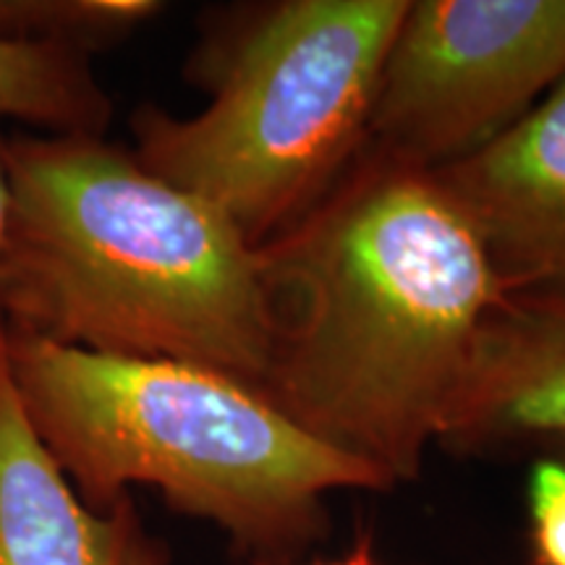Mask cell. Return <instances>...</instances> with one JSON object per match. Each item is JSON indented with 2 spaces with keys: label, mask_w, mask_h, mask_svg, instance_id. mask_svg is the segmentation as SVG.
I'll return each mask as SVG.
<instances>
[{
  "label": "cell",
  "mask_w": 565,
  "mask_h": 565,
  "mask_svg": "<svg viewBox=\"0 0 565 565\" xmlns=\"http://www.w3.org/2000/svg\"><path fill=\"white\" fill-rule=\"evenodd\" d=\"M6 145H9V137L0 131V244H3L6 221H9V168H6Z\"/></svg>",
  "instance_id": "obj_12"
},
{
  "label": "cell",
  "mask_w": 565,
  "mask_h": 565,
  "mask_svg": "<svg viewBox=\"0 0 565 565\" xmlns=\"http://www.w3.org/2000/svg\"><path fill=\"white\" fill-rule=\"evenodd\" d=\"M0 338L34 435L92 511L150 484L238 553L280 565L328 532L330 492L393 490L223 372L63 349L3 328Z\"/></svg>",
  "instance_id": "obj_3"
},
{
  "label": "cell",
  "mask_w": 565,
  "mask_h": 565,
  "mask_svg": "<svg viewBox=\"0 0 565 565\" xmlns=\"http://www.w3.org/2000/svg\"><path fill=\"white\" fill-rule=\"evenodd\" d=\"M286 565V563H280ZM315 565H380L377 561H374L372 555V542L370 536H359L356 545H353V550L345 557H341V561H330V563H315Z\"/></svg>",
  "instance_id": "obj_13"
},
{
  "label": "cell",
  "mask_w": 565,
  "mask_h": 565,
  "mask_svg": "<svg viewBox=\"0 0 565 565\" xmlns=\"http://www.w3.org/2000/svg\"><path fill=\"white\" fill-rule=\"evenodd\" d=\"M542 433L565 435V294H505L479 328L440 443L471 450Z\"/></svg>",
  "instance_id": "obj_8"
},
{
  "label": "cell",
  "mask_w": 565,
  "mask_h": 565,
  "mask_svg": "<svg viewBox=\"0 0 565 565\" xmlns=\"http://www.w3.org/2000/svg\"><path fill=\"white\" fill-rule=\"evenodd\" d=\"M433 173L508 294H565V79L511 129Z\"/></svg>",
  "instance_id": "obj_6"
},
{
  "label": "cell",
  "mask_w": 565,
  "mask_h": 565,
  "mask_svg": "<svg viewBox=\"0 0 565 565\" xmlns=\"http://www.w3.org/2000/svg\"><path fill=\"white\" fill-rule=\"evenodd\" d=\"M6 168V333L263 385L270 320L257 246L215 204L87 134L9 137Z\"/></svg>",
  "instance_id": "obj_2"
},
{
  "label": "cell",
  "mask_w": 565,
  "mask_h": 565,
  "mask_svg": "<svg viewBox=\"0 0 565 565\" xmlns=\"http://www.w3.org/2000/svg\"><path fill=\"white\" fill-rule=\"evenodd\" d=\"M565 79V0H419L387 53L370 137L435 171L500 137Z\"/></svg>",
  "instance_id": "obj_5"
},
{
  "label": "cell",
  "mask_w": 565,
  "mask_h": 565,
  "mask_svg": "<svg viewBox=\"0 0 565 565\" xmlns=\"http://www.w3.org/2000/svg\"><path fill=\"white\" fill-rule=\"evenodd\" d=\"M162 9L154 0H0V40L92 55Z\"/></svg>",
  "instance_id": "obj_10"
},
{
  "label": "cell",
  "mask_w": 565,
  "mask_h": 565,
  "mask_svg": "<svg viewBox=\"0 0 565 565\" xmlns=\"http://www.w3.org/2000/svg\"><path fill=\"white\" fill-rule=\"evenodd\" d=\"M0 118H17L47 134L105 137L113 103L92 74L89 55L0 40Z\"/></svg>",
  "instance_id": "obj_9"
},
{
  "label": "cell",
  "mask_w": 565,
  "mask_h": 565,
  "mask_svg": "<svg viewBox=\"0 0 565 565\" xmlns=\"http://www.w3.org/2000/svg\"><path fill=\"white\" fill-rule=\"evenodd\" d=\"M408 0H288L204 32L192 118L145 105L134 158L215 204L259 246L307 215L370 137L374 97Z\"/></svg>",
  "instance_id": "obj_4"
},
{
  "label": "cell",
  "mask_w": 565,
  "mask_h": 565,
  "mask_svg": "<svg viewBox=\"0 0 565 565\" xmlns=\"http://www.w3.org/2000/svg\"><path fill=\"white\" fill-rule=\"evenodd\" d=\"M257 393L391 487L422 475L479 328L508 294L433 171L374 158L257 246Z\"/></svg>",
  "instance_id": "obj_1"
},
{
  "label": "cell",
  "mask_w": 565,
  "mask_h": 565,
  "mask_svg": "<svg viewBox=\"0 0 565 565\" xmlns=\"http://www.w3.org/2000/svg\"><path fill=\"white\" fill-rule=\"evenodd\" d=\"M536 565H565V463L536 461L526 484Z\"/></svg>",
  "instance_id": "obj_11"
},
{
  "label": "cell",
  "mask_w": 565,
  "mask_h": 565,
  "mask_svg": "<svg viewBox=\"0 0 565 565\" xmlns=\"http://www.w3.org/2000/svg\"><path fill=\"white\" fill-rule=\"evenodd\" d=\"M0 565H171L126 498L92 511L34 435L0 338Z\"/></svg>",
  "instance_id": "obj_7"
}]
</instances>
